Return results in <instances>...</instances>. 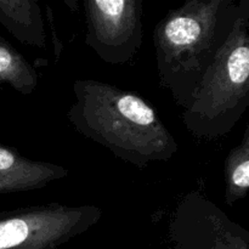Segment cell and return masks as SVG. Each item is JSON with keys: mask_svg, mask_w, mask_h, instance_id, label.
Segmentation results:
<instances>
[{"mask_svg": "<svg viewBox=\"0 0 249 249\" xmlns=\"http://www.w3.org/2000/svg\"><path fill=\"white\" fill-rule=\"evenodd\" d=\"M66 117L84 138L138 168L167 162L179 150L156 109L134 92L95 79L73 83Z\"/></svg>", "mask_w": 249, "mask_h": 249, "instance_id": "6da1fadb", "label": "cell"}, {"mask_svg": "<svg viewBox=\"0 0 249 249\" xmlns=\"http://www.w3.org/2000/svg\"><path fill=\"white\" fill-rule=\"evenodd\" d=\"M237 12L235 0H187L156 26L153 44L160 84L181 108L191 105Z\"/></svg>", "mask_w": 249, "mask_h": 249, "instance_id": "7a4b0ae2", "label": "cell"}, {"mask_svg": "<svg viewBox=\"0 0 249 249\" xmlns=\"http://www.w3.org/2000/svg\"><path fill=\"white\" fill-rule=\"evenodd\" d=\"M249 109V0L238 1L230 34L202 78L181 121L198 139L228 135Z\"/></svg>", "mask_w": 249, "mask_h": 249, "instance_id": "3957f363", "label": "cell"}, {"mask_svg": "<svg viewBox=\"0 0 249 249\" xmlns=\"http://www.w3.org/2000/svg\"><path fill=\"white\" fill-rule=\"evenodd\" d=\"M94 204L45 203L0 213V249H57L102 218Z\"/></svg>", "mask_w": 249, "mask_h": 249, "instance_id": "277c9868", "label": "cell"}, {"mask_svg": "<svg viewBox=\"0 0 249 249\" xmlns=\"http://www.w3.org/2000/svg\"><path fill=\"white\" fill-rule=\"evenodd\" d=\"M85 45L104 62L123 65L143 41V0H84Z\"/></svg>", "mask_w": 249, "mask_h": 249, "instance_id": "5b68a950", "label": "cell"}, {"mask_svg": "<svg viewBox=\"0 0 249 249\" xmlns=\"http://www.w3.org/2000/svg\"><path fill=\"white\" fill-rule=\"evenodd\" d=\"M70 172L60 164L33 160L10 147L0 145V194L33 191L56 180L65 179Z\"/></svg>", "mask_w": 249, "mask_h": 249, "instance_id": "8992f818", "label": "cell"}, {"mask_svg": "<svg viewBox=\"0 0 249 249\" xmlns=\"http://www.w3.org/2000/svg\"><path fill=\"white\" fill-rule=\"evenodd\" d=\"M0 23L24 45L46 49L44 19L34 0H0Z\"/></svg>", "mask_w": 249, "mask_h": 249, "instance_id": "52a82bcc", "label": "cell"}, {"mask_svg": "<svg viewBox=\"0 0 249 249\" xmlns=\"http://www.w3.org/2000/svg\"><path fill=\"white\" fill-rule=\"evenodd\" d=\"M224 179L228 206L232 207L236 202L246 198L249 192V123L241 142L226 156Z\"/></svg>", "mask_w": 249, "mask_h": 249, "instance_id": "ba28073f", "label": "cell"}, {"mask_svg": "<svg viewBox=\"0 0 249 249\" xmlns=\"http://www.w3.org/2000/svg\"><path fill=\"white\" fill-rule=\"evenodd\" d=\"M38 82L36 68L14 46L0 38V83H6L27 96L36 89Z\"/></svg>", "mask_w": 249, "mask_h": 249, "instance_id": "9c48e42d", "label": "cell"}, {"mask_svg": "<svg viewBox=\"0 0 249 249\" xmlns=\"http://www.w3.org/2000/svg\"><path fill=\"white\" fill-rule=\"evenodd\" d=\"M209 249H249V230L232 221Z\"/></svg>", "mask_w": 249, "mask_h": 249, "instance_id": "30bf717a", "label": "cell"}]
</instances>
